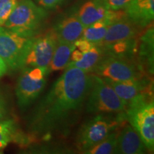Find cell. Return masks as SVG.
Masks as SVG:
<instances>
[{"label":"cell","instance_id":"cell-1","mask_svg":"<svg viewBox=\"0 0 154 154\" xmlns=\"http://www.w3.org/2000/svg\"><path fill=\"white\" fill-rule=\"evenodd\" d=\"M93 82V74L67 68L42 98L30 116L34 134L66 132L78 121Z\"/></svg>","mask_w":154,"mask_h":154},{"label":"cell","instance_id":"cell-2","mask_svg":"<svg viewBox=\"0 0 154 154\" xmlns=\"http://www.w3.org/2000/svg\"><path fill=\"white\" fill-rule=\"evenodd\" d=\"M47 16V10L34 1L22 0L18 2L4 26L19 36L31 38L37 35Z\"/></svg>","mask_w":154,"mask_h":154},{"label":"cell","instance_id":"cell-3","mask_svg":"<svg viewBox=\"0 0 154 154\" xmlns=\"http://www.w3.org/2000/svg\"><path fill=\"white\" fill-rule=\"evenodd\" d=\"M131 126L138 133L146 149L154 150V101L153 95L140 96L130 102L125 113Z\"/></svg>","mask_w":154,"mask_h":154},{"label":"cell","instance_id":"cell-4","mask_svg":"<svg viewBox=\"0 0 154 154\" xmlns=\"http://www.w3.org/2000/svg\"><path fill=\"white\" fill-rule=\"evenodd\" d=\"M125 119V113H119L116 117L100 113L89 119L79 131L76 136L77 147L84 153L117 130Z\"/></svg>","mask_w":154,"mask_h":154},{"label":"cell","instance_id":"cell-5","mask_svg":"<svg viewBox=\"0 0 154 154\" xmlns=\"http://www.w3.org/2000/svg\"><path fill=\"white\" fill-rule=\"evenodd\" d=\"M86 100V111L92 114L125 113L128 106L101 77L95 74Z\"/></svg>","mask_w":154,"mask_h":154},{"label":"cell","instance_id":"cell-6","mask_svg":"<svg viewBox=\"0 0 154 154\" xmlns=\"http://www.w3.org/2000/svg\"><path fill=\"white\" fill-rule=\"evenodd\" d=\"M49 67H24L16 86L17 103L22 110L28 109L43 91L47 84Z\"/></svg>","mask_w":154,"mask_h":154},{"label":"cell","instance_id":"cell-7","mask_svg":"<svg viewBox=\"0 0 154 154\" xmlns=\"http://www.w3.org/2000/svg\"><path fill=\"white\" fill-rule=\"evenodd\" d=\"M91 74L115 82H125L143 78L145 72L136 61L104 54Z\"/></svg>","mask_w":154,"mask_h":154},{"label":"cell","instance_id":"cell-8","mask_svg":"<svg viewBox=\"0 0 154 154\" xmlns=\"http://www.w3.org/2000/svg\"><path fill=\"white\" fill-rule=\"evenodd\" d=\"M30 38L23 37L0 26V57L12 70L22 69Z\"/></svg>","mask_w":154,"mask_h":154},{"label":"cell","instance_id":"cell-9","mask_svg":"<svg viewBox=\"0 0 154 154\" xmlns=\"http://www.w3.org/2000/svg\"><path fill=\"white\" fill-rule=\"evenodd\" d=\"M57 42V37L53 29L31 37L23 68L49 67Z\"/></svg>","mask_w":154,"mask_h":154},{"label":"cell","instance_id":"cell-10","mask_svg":"<svg viewBox=\"0 0 154 154\" xmlns=\"http://www.w3.org/2000/svg\"><path fill=\"white\" fill-rule=\"evenodd\" d=\"M102 79L114 90L119 98L128 104L140 96L153 94V84L145 76L138 79L125 82H115L106 78Z\"/></svg>","mask_w":154,"mask_h":154},{"label":"cell","instance_id":"cell-11","mask_svg":"<svg viewBox=\"0 0 154 154\" xmlns=\"http://www.w3.org/2000/svg\"><path fill=\"white\" fill-rule=\"evenodd\" d=\"M75 14L85 27L101 19H111L116 21L126 15L124 10H109L99 0L85 2Z\"/></svg>","mask_w":154,"mask_h":154},{"label":"cell","instance_id":"cell-12","mask_svg":"<svg viewBox=\"0 0 154 154\" xmlns=\"http://www.w3.org/2000/svg\"><path fill=\"white\" fill-rule=\"evenodd\" d=\"M140 29L126 14L109 25L104 38L99 45L106 47L121 40L136 37Z\"/></svg>","mask_w":154,"mask_h":154},{"label":"cell","instance_id":"cell-13","mask_svg":"<svg viewBox=\"0 0 154 154\" xmlns=\"http://www.w3.org/2000/svg\"><path fill=\"white\" fill-rule=\"evenodd\" d=\"M146 151L143 140L130 124H126L119 131L113 153L142 154Z\"/></svg>","mask_w":154,"mask_h":154},{"label":"cell","instance_id":"cell-14","mask_svg":"<svg viewBox=\"0 0 154 154\" xmlns=\"http://www.w3.org/2000/svg\"><path fill=\"white\" fill-rule=\"evenodd\" d=\"M85 26L80 22L75 13L61 18L54 26L53 31L58 40L74 43L82 36Z\"/></svg>","mask_w":154,"mask_h":154},{"label":"cell","instance_id":"cell-15","mask_svg":"<svg viewBox=\"0 0 154 154\" xmlns=\"http://www.w3.org/2000/svg\"><path fill=\"white\" fill-rule=\"evenodd\" d=\"M124 11L139 27L145 28L153 20L154 0H131Z\"/></svg>","mask_w":154,"mask_h":154},{"label":"cell","instance_id":"cell-16","mask_svg":"<svg viewBox=\"0 0 154 154\" xmlns=\"http://www.w3.org/2000/svg\"><path fill=\"white\" fill-rule=\"evenodd\" d=\"M138 46L139 64L143 69L146 66L150 73L153 72V26H151L140 36ZM144 70V69H143Z\"/></svg>","mask_w":154,"mask_h":154},{"label":"cell","instance_id":"cell-17","mask_svg":"<svg viewBox=\"0 0 154 154\" xmlns=\"http://www.w3.org/2000/svg\"><path fill=\"white\" fill-rule=\"evenodd\" d=\"M103 48L105 54L135 61V55L138 51V41L136 37L127 38Z\"/></svg>","mask_w":154,"mask_h":154},{"label":"cell","instance_id":"cell-18","mask_svg":"<svg viewBox=\"0 0 154 154\" xmlns=\"http://www.w3.org/2000/svg\"><path fill=\"white\" fill-rule=\"evenodd\" d=\"M76 49L74 43L58 40L52 59L49 66V72L61 71L66 69L69 61L72 51Z\"/></svg>","mask_w":154,"mask_h":154},{"label":"cell","instance_id":"cell-19","mask_svg":"<svg viewBox=\"0 0 154 154\" xmlns=\"http://www.w3.org/2000/svg\"><path fill=\"white\" fill-rule=\"evenodd\" d=\"M105 53L104 49L101 45H96L91 48L87 52L84 53L82 59L76 61H69L66 69L70 67H76L86 72L91 73L94 68L97 66L99 61L103 57Z\"/></svg>","mask_w":154,"mask_h":154},{"label":"cell","instance_id":"cell-20","mask_svg":"<svg viewBox=\"0 0 154 154\" xmlns=\"http://www.w3.org/2000/svg\"><path fill=\"white\" fill-rule=\"evenodd\" d=\"M115 22L111 19H104L93 23L84 29L82 38L96 45H99L103 41L107 29L111 23Z\"/></svg>","mask_w":154,"mask_h":154},{"label":"cell","instance_id":"cell-21","mask_svg":"<svg viewBox=\"0 0 154 154\" xmlns=\"http://www.w3.org/2000/svg\"><path fill=\"white\" fill-rule=\"evenodd\" d=\"M119 131L116 130L96 145L87 150L84 153L88 154H109L113 153L117 140Z\"/></svg>","mask_w":154,"mask_h":154},{"label":"cell","instance_id":"cell-22","mask_svg":"<svg viewBox=\"0 0 154 154\" xmlns=\"http://www.w3.org/2000/svg\"><path fill=\"white\" fill-rule=\"evenodd\" d=\"M17 128L13 120H4L0 122V141L9 143L17 139Z\"/></svg>","mask_w":154,"mask_h":154},{"label":"cell","instance_id":"cell-23","mask_svg":"<svg viewBox=\"0 0 154 154\" xmlns=\"http://www.w3.org/2000/svg\"><path fill=\"white\" fill-rule=\"evenodd\" d=\"M17 3L18 0H0V26H4Z\"/></svg>","mask_w":154,"mask_h":154},{"label":"cell","instance_id":"cell-24","mask_svg":"<svg viewBox=\"0 0 154 154\" xmlns=\"http://www.w3.org/2000/svg\"><path fill=\"white\" fill-rule=\"evenodd\" d=\"M106 8L109 10H124L131 0H99Z\"/></svg>","mask_w":154,"mask_h":154},{"label":"cell","instance_id":"cell-25","mask_svg":"<svg viewBox=\"0 0 154 154\" xmlns=\"http://www.w3.org/2000/svg\"><path fill=\"white\" fill-rule=\"evenodd\" d=\"M36 5L46 10H53L63 5L66 0H34Z\"/></svg>","mask_w":154,"mask_h":154},{"label":"cell","instance_id":"cell-26","mask_svg":"<svg viewBox=\"0 0 154 154\" xmlns=\"http://www.w3.org/2000/svg\"><path fill=\"white\" fill-rule=\"evenodd\" d=\"M74 45L75 47L77 48V49L80 50L83 53H85L89 51L90 49H91L94 44H92L91 42L87 41L85 38L81 37L74 42Z\"/></svg>","mask_w":154,"mask_h":154},{"label":"cell","instance_id":"cell-27","mask_svg":"<svg viewBox=\"0 0 154 154\" xmlns=\"http://www.w3.org/2000/svg\"><path fill=\"white\" fill-rule=\"evenodd\" d=\"M7 114V109L6 102L4 99L2 95L0 94V122L5 120Z\"/></svg>","mask_w":154,"mask_h":154},{"label":"cell","instance_id":"cell-28","mask_svg":"<svg viewBox=\"0 0 154 154\" xmlns=\"http://www.w3.org/2000/svg\"><path fill=\"white\" fill-rule=\"evenodd\" d=\"M83 54H84V53L82 52L80 50L75 49L74 51H72V55H71V61H79V59H82V57H83Z\"/></svg>","mask_w":154,"mask_h":154},{"label":"cell","instance_id":"cell-29","mask_svg":"<svg viewBox=\"0 0 154 154\" xmlns=\"http://www.w3.org/2000/svg\"><path fill=\"white\" fill-rule=\"evenodd\" d=\"M7 71H8V66L7 63L3 60L2 58L0 57V78L5 75Z\"/></svg>","mask_w":154,"mask_h":154}]
</instances>
